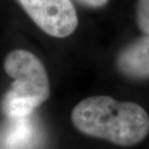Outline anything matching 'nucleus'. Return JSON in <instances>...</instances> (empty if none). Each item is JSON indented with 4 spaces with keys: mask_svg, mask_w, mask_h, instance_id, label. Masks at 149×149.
Returning a JSON list of instances; mask_svg holds the SVG:
<instances>
[{
    "mask_svg": "<svg viewBox=\"0 0 149 149\" xmlns=\"http://www.w3.org/2000/svg\"><path fill=\"white\" fill-rule=\"evenodd\" d=\"M136 20L141 32L149 34V0H137Z\"/></svg>",
    "mask_w": 149,
    "mask_h": 149,
    "instance_id": "5",
    "label": "nucleus"
},
{
    "mask_svg": "<svg viewBox=\"0 0 149 149\" xmlns=\"http://www.w3.org/2000/svg\"><path fill=\"white\" fill-rule=\"evenodd\" d=\"M42 31L54 38L71 36L79 19L71 0H17Z\"/></svg>",
    "mask_w": 149,
    "mask_h": 149,
    "instance_id": "3",
    "label": "nucleus"
},
{
    "mask_svg": "<svg viewBox=\"0 0 149 149\" xmlns=\"http://www.w3.org/2000/svg\"><path fill=\"white\" fill-rule=\"evenodd\" d=\"M116 68L128 79L149 77V34L127 44L118 53Z\"/></svg>",
    "mask_w": 149,
    "mask_h": 149,
    "instance_id": "4",
    "label": "nucleus"
},
{
    "mask_svg": "<svg viewBox=\"0 0 149 149\" xmlns=\"http://www.w3.org/2000/svg\"><path fill=\"white\" fill-rule=\"evenodd\" d=\"M75 1L86 8H93V9L102 8L108 2V0H75Z\"/></svg>",
    "mask_w": 149,
    "mask_h": 149,
    "instance_id": "6",
    "label": "nucleus"
},
{
    "mask_svg": "<svg viewBox=\"0 0 149 149\" xmlns=\"http://www.w3.org/2000/svg\"><path fill=\"white\" fill-rule=\"evenodd\" d=\"M7 75L13 79L5 96L24 98L38 107L50 96V80L41 60L30 51L17 49L7 54L3 61Z\"/></svg>",
    "mask_w": 149,
    "mask_h": 149,
    "instance_id": "2",
    "label": "nucleus"
},
{
    "mask_svg": "<svg viewBox=\"0 0 149 149\" xmlns=\"http://www.w3.org/2000/svg\"><path fill=\"white\" fill-rule=\"evenodd\" d=\"M71 118L82 134L123 147L137 145L149 133V116L143 107L109 96L81 101L73 108Z\"/></svg>",
    "mask_w": 149,
    "mask_h": 149,
    "instance_id": "1",
    "label": "nucleus"
}]
</instances>
